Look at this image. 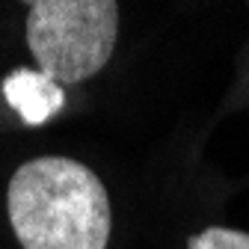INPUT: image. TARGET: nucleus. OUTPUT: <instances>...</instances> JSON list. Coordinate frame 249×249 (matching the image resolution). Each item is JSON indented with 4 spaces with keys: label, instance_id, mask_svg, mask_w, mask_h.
<instances>
[{
    "label": "nucleus",
    "instance_id": "obj_3",
    "mask_svg": "<svg viewBox=\"0 0 249 249\" xmlns=\"http://www.w3.org/2000/svg\"><path fill=\"white\" fill-rule=\"evenodd\" d=\"M3 98L27 128H39L62 110L66 92L39 69H15L3 80Z\"/></svg>",
    "mask_w": 249,
    "mask_h": 249
},
{
    "label": "nucleus",
    "instance_id": "obj_2",
    "mask_svg": "<svg viewBox=\"0 0 249 249\" xmlns=\"http://www.w3.org/2000/svg\"><path fill=\"white\" fill-rule=\"evenodd\" d=\"M119 6L113 0H36L27 12V48L36 69L56 83L98 74L116 48Z\"/></svg>",
    "mask_w": 249,
    "mask_h": 249
},
{
    "label": "nucleus",
    "instance_id": "obj_1",
    "mask_svg": "<svg viewBox=\"0 0 249 249\" xmlns=\"http://www.w3.org/2000/svg\"><path fill=\"white\" fill-rule=\"evenodd\" d=\"M9 223L24 249H107L110 199L101 178L71 158H36L6 190Z\"/></svg>",
    "mask_w": 249,
    "mask_h": 249
},
{
    "label": "nucleus",
    "instance_id": "obj_4",
    "mask_svg": "<svg viewBox=\"0 0 249 249\" xmlns=\"http://www.w3.org/2000/svg\"><path fill=\"white\" fill-rule=\"evenodd\" d=\"M187 249H249V231L213 226L187 240Z\"/></svg>",
    "mask_w": 249,
    "mask_h": 249
}]
</instances>
